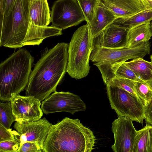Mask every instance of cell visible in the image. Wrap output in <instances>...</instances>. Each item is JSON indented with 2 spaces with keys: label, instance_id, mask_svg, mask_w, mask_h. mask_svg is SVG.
Wrapping results in <instances>:
<instances>
[{
  "label": "cell",
  "instance_id": "9",
  "mask_svg": "<svg viewBox=\"0 0 152 152\" xmlns=\"http://www.w3.org/2000/svg\"><path fill=\"white\" fill-rule=\"evenodd\" d=\"M41 107L46 114L61 112L74 114L85 111L86 106L77 95L69 92L56 91L42 101Z\"/></svg>",
  "mask_w": 152,
  "mask_h": 152
},
{
  "label": "cell",
  "instance_id": "25",
  "mask_svg": "<svg viewBox=\"0 0 152 152\" xmlns=\"http://www.w3.org/2000/svg\"><path fill=\"white\" fill-rule=\"evenodd\" d=\"M115 77L126 78L134 81H143L138 78L134 72L125 64L124 62L117 67L114 72Z\"/></svg>",
  "mask_w": 152,
  "mask_h": 152
},
{
  "label": "cell",
  "instance_id": "7",
  "mask_svg": "<svg viewBox=\"0 0 152 152\" xmlns=\"http://www.w3.org/2000/svg\"><path fill=\"white\" fill-rule=\"evenodd\" d=\"M106 86L111 107L118 116H126L133 121L142 124L145 112V107L142 102L136 96L120 87Z\"/></svg>",
  "mask_w": 152,
  "mask_h": 152
},
{
  "label": "cell",
  "instance_id": "6",
  "mask_svg": "<svg viewBox=\"0 0 152 152\" xmlns=\"http://www.w3.org/2000/svg\"><path fill=\"white\" fill-rule=\"evenodd\" d=\"M93 38L90 26L87 23L78 28L73 34L68 45L66 69L71 77L81 79L89 74Z\"/></svg>",
  "mask_w": 152,
  "mask_h": 152
},
{
  "label": "cell",
  "instance_id": "26",
  "mask_svg": "<svg viewBox=\"0 0 152 152\" xmlns=\"http://www.w3.org/2000/svg\"><path fill=\"white\" fill-rule=\"evenodd\" d=\"M20 143L16 140L0 142V152H18Z\"/></svg>",
  "mask_w": 152,
  "mask_h": 152
},
{
  "label": "cell",
  "instance_id": "30",
  "mask_svg": "<svg viewBox=\"0 0 152 152\" xmlns=\"http://www.w3.org/2000/svg\"><path fill=\"white\" fill-rule=\"evenodd\" d=\"M16 0H4V17L7 15Z\"/></svg>",
  "mask_w": 152,
  "mask_h": 152
},
{
  "label": "cell",
  "instance_id": "11",
  "mask_svg": "<svg viewBox=\"0 0 152 152\" xmlns=\"http://www.w3.org/2000/svg\"><path fill=\"white\" fill-rule=\"evenodd\" d=\"M133 120L124 116H119L112 123L114 143L111 146L114 152H133L135 138L138 133Z\"/></svg>",
  "mask_w": 152,
  "mask_h": 152
},
{
  "label": "cell",
  "instance_id": "17",
  "mask_svg": "<svg viewBox=\"0 0 152 152\" xmlns=\"http://www.w3.org/2000/svg\"><path fill=\"white\" fill-rule=\"evenodd\" d=\"M152 37L150 22L144 23L129 29L126 47L134 48L149 41Z\"/></svg>",
  "mask_w": 152,
  "mask_h": 152
},
{
  "label": "cell",
  "instance_id": "28",
  "mask_svg": "<svg viewBox=\"0 0 152 152\" xmlns=\"http://www.w3.org/2000/svg\"><path fill=\"white\" fill-rule=\"evenodd\" d=\"M15 140L11 129H8L0 124V142Z\"/></svg>",
  "mask_w": 152,
  "mask_h": 152
},
{
  "label": "cell",
  "instance_id": "34",
  "mask_svg": "<svg viewBox=\"0 0 152 152\" xmlns=\"http://www.w3.org/2000/svg\"><path fill=\"white\" fill-rule=\"evenodd\" d=\"M150 59H151V62L152 63V54L151 56Z\"/></svg>",
  "mask_w": 152,
  "mask_h": 152
},
{
  "label": "cell",
  "instance_id": "15",
  "mask_svg": "<svg viewBox=\"0 0 152 152\" xmlns=\"http://www.w3.org/2000/svg\"><path fill=\"white\" fill-rule=\"evenodd\" d=\"M117 18L101 0H99L92 20L88 23L93 37L99 35Z\"/></svg>",
  "mask_w": 152,
  "mask_h": 152
},
{
  "label": "cell",
  "instance_id": "20",
  "mask_svg": "<svg viewBox=\"0 0 152 152\" xmlns=\"http://www.w3.org/2000/svg\"><path fill=\"white\" fill-rule=\"evenodd\" d=\"M133 152H152V126H146L138 130Z\"/></svg>",
  "mask_w": 152,
  "mask_h": 152
},
{
  "label": "cell",
  "instance_id": "13",
  "mask_svg": "<svg viewBox=\"0 0 152 152\" xmlns=\"http://www.w3.org/2000/svg\"><path fill=\"white\" fill-rule=\"evenodd\" d=\"M129 29L112 23L93 38V46L110 48L126 47Z\"/></svg>",
  "mask_w": 152,
  "mask_h": 152
},
{
  "label": "cell",
  "instance_id": "24",
  "mask_svg": "<svg viewBox=\"0 0 152 152\" xmlns=\"http://www.w3.org/2000/svg\"><path fill=\"white\" fill-rule=\"evenodd\" d=\"M134 82V81L127 79L115 77L107 85L120 87L136 96L139 99L135 90Z\"/></svg>",
  "mask_w": 152,
  "mask_h": 152
},
{
  "label": "cell",
  "instance_id": "3",
  "mask_svg": "<svg viewBox=\"0 0 152 152\" xmlns=\"http://www.w3.org/2000/svg\"><path fill=\"white\" fill-rule=\"evenodd\" d=\"M34 57L25 48L14 52L0 64V100L10 101L28 84Z\"/></svg>",
  "mask_w": 152,
  "mask_h": 152
},
{
  "label": "cell",
  "instance_id": "10",
  "mask_svg": "<svg viewBox=\"0 0 152 152\" xmlns=\"http://www.w3.org/2000/svg\"><path fill=\"white\" fill-rule=\"evenodd\" d=\"M52 125L45 118L31 122L16 121L13 127L16 131L12 132L20 145L27 142H34L38 143L43 150L44 143Z\"/></svg>",
  "mask_w": 152,
  "mask_h": 152
},
{
  "label": "cell",
  "instance_id": "33",
  "mask_svg": "<svg viewBox=\"0 0 152 152\" xmlns=\"http://www.w3.org/2000/svg\"><path fill=\"white\" fill-rule=\"evenodd\" d=\"M150 25H151V29H152V20H151L150 22Z\"/></svg>",
  "mask_w": 152,
  "mask_h": 152
},
{
  "label": "cell",
  "instance_id": "12",
  "mask_svg": "<svg viewBox=\"0 0 152 152\" xmlns=\"http://www.w3.org/2000/svg\"><path fill=\"white\" fill-rule=\"evenodd\" d=\"M15 121L27 122L37 121L43 115L41 101L34 96L18 94L10 101Z\"/></svg>",
  "mask_w": 152,
  "mask_h": 152
},
{
  "label": "cell",
  "instance_id": "8",
  "mask_svg": "<svg viewBox=\"0 0 152 152\" xmlns=\"http://www.w3.org/2000/svg\"><path fill=\"white\" fill-rule=\"evenodd\" d=\"M51 26L64 30L76 26L85 18L77 0H58L51 11Z\"/></svg>",
  "mask_w": 152,
  "mask_h": 152
},
{
  "label": "cell",
  "instance_id": "31",
  "mask_svg": "<svg viewBox=\"0 0 152 152\" xmlns=\"http://www.w3.org/2000/svg\"><path fill=\"white\" fill-rule=\"evenodd\" d=\"M144 9H152V0H141Z\"/></svg>",
  "mask_w": 152,
  "mask_h": 152
},
{
  "label": "cell",
  "instance_id": "1",
  "mask_svg": "<svg viewBox=\"0 0 152 152\" xmlns=\"http://www.w3.org/2000/svg\"><path fill=\"white\" fill-rule=\"evenodd\" d=\"M68 45L58 43L43 52L30 74L25 88L26 96L41 101L56 91L66 72Z\"/></svg>",
  "mask_w": 152,
  "mask_h": 152
},
{
  "label": "cell",
  "instance_id": "19",
  "mask_svg": "<svg viewBox=\"0 0 152 152\" xmlns=\"http://www.w3.org/2000/svg\"><path fill=\"white\" fill-rule=\"evenodd\" d=\"M152 20V9H144L125 18H116L113 23L129 29L141 24Z\"/></svg>",
  "mask_w": 152,
  "mask_h": 152
},
{
  "label": "cell",
  "instance_id": "27",
  "mask_svg": "<svg viewBox=\"0 0 152 152\" xmlns=\"http://www.w3.org/2000/svg\"><path fill=\"white\" fill-rule=\"evenodd\" d=\"M43 152L38 143L34 142H27L20 145L18 152Z\"/></svg>",
  "mask_w": 152,
  "mask_h": 152
},
{
  "label": "cell",
  "instance_id": "23",
  "mask_svg": "<svg viewBox=\"0 0 152 152\" xmlns=\"http://www.w3.org/2000/svg\"><path fill=\"white\" fill-rule=\"evenodd\" d=\"M99 0H78L87 23H89L93 18Z\"/></svg>",
  "mask_w": 152,
  "mask_h": 152
},
{
  "label": "cell",
  "instance_id": "16",
  "mask_svg": "<svg viewBox=\"0 0 152 152\" xmlns=\"http://www.w3.org/2000/svg\"><path fill=\"white\" fill-rule=\"evenodd\" d=\"M51 11L47 0H30V22L40 26H47L51 22Z\"/></svg>",
  "mask_w": 152,
  "mask_h": 152
},
{
  "label": "cell",
  "instance_id": "36",
  "mask_svg": "<svg viewBox=\"0 0 152 152\" xmlns=\"http://www.w3.org/2000/svg\"><path fill=\"white\" fill-rule=\"evenodd\" d=\"M77 1L78 0H77Z\"/></svg>",
  "mask_w": 152,
  "mask_h": 152
},
{
  "label": "cell",
  "instance_id": "18",
  "mask_svg": "<svg viewBox=\"0 0 152 152\" xmlns=\"http://www.w3.org/2000/svg\"><path fill=\"white\" fill-rule=\"evenodd\" d=\"M125 64L131 69L141 80L144 82L152 81V63L142 58L133 59L125 62Z\"/></svg>",
  "mask_w": 152,
  "mask_h": 152
},
{
  "label": "cell",
  "instance_id": "35",
  "mask_svg": "<svg viewBox=\"0 0 152 152\" xmlns=\"http://www.w3.org/2000/svg\"><path fill=\"white\" fill-rule=\"evenodd\" d=\"M141 1V0H140Z\"/></svg>",
  "mask_w": 152,
  "mask_h": 152
},
{
  "label": "cell",
  "instance_id": "4",
  "mask_svg": "<svg viewBox=\"0 0 152 152\" xmlns=\"http://www.w3.org/2000/svg\"><path fill=\"white\" fill-rule=\"evenodd\" d=\"M30 0H16L0 23V47L20 48L31 45L28 31Z\"/></svg>",
  "mask_w": 152,
  "mask_h": 152
},
{
  "label": "cell",
  "instance_id": "22",
  "mask_svg": "<svg viewBox=\"0 0 152 152\" xmlns=\"http://www.w3.org/2000/svg\"><path fill=\"white\" fill-rule=\"evenodd\" d=\"M15 121L12 111L10 101L0 102V124L9 129Z\"/></svg>",
  "mask_w": 152,
  "mask_h": 152
},
{
  "label": "cell",
  "instance_id": "5",
  "mask_svg": "<svg viewBox=\"0 0 152 152\" xmlns=\"http://www.w3.org/2000/svg\"><path fill=\"white\" fill-rule=\"evenodd\" d=\"M150 51L149 42L134 48H110L93 46L90 60L99 69L106 86L114 78L115 71L120 64L130 59L143 58Z\"/></svg>",
  "mask_w": 152,
  "mask_h": 152
},
{
  "label": "cell",
  "instance_id": "32",
  "mask_svg": "<svg viewBox=\"0 0 152 152\" xmlns=\"http://www.w3.org/2000/svg\"><path fill=\"white\" fill-rule=\"evenodd\" d=\"M0 23L3 20L4 15V0H0Z\"/></svg>",
  "mask_w": 152,
  "mask_h": 152
},
{
  "label": "cell",
  "instance_id": "21",
  "mask_svg": "<svg viewBox=\"0 0 152 152\" xmlns=\"http://www.w3.org/2000/svg\"><path fill=\"white\" fill-rule=\"evenodd\" d=\"M134 84L138 97L145 107L152 100V81H134Z\"/></svg>",
  "mask_w": 152,
  "mask_h": 152
},
{
  "label": "cell",
  "instance_id": "14",
  "mask_svg": "<svg viewBox=\"0 0 152 152\" xmlns=\"http://www.w3.org/2000/svg\"><path fill=\"white\" fill-rule=\"evenodd\" d=\"M117 18H125L145 9L140 0H101Z\"/></svg>",
  "mask_w": 152,
  "mask_h": 152
},
{
  "label": "cell",
  "instance_id": "2",
  "mask_svg": "<svg viewBox=\"0 0 152 152\" xmlns=\"http://www.w3.org/2000/svg\"><path fill=\"white\" fill-rule=\"evenodd\" d=\"M96 138L93 132L77 118L66 117L52 124L44 143L43 152H91Z\"/></svg>",
  "mask_w": 152,
  "mask_h": 152
},
{
  "label": "cell",
  "instance_id": "29",
  "mask_svg": "<svg viewBox=\"0 0 152 152\" xmlns=\"http://www.w3.org/2000/svg\"><path fill=\"white\" fill-rule=\"evenodd\" d=\"M146 123L152 126V100L145 107V118Z\"/></svg>",
  "mask_w": 152,
  "mask_h": 152
}]
</instances>
